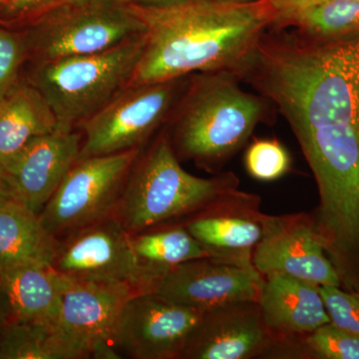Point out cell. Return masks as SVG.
<instances>
[{
	"label": "cell",
	"instance_id": "1",
	"mask_svg": "<svg viewBox=\"0 0 359 359\" xmlns=\"http://www.w3.org/2000/svg\"><path fill=\"white\" fill-rule=\"evenodd\" d=\"M130 7L145 25L146 43L129 85L219 71L241 79L276 20L266 0H196L168 8Z\"/></svg>",
	"mask_w": 359,
	"mask_h": 359
},
{
	"label": "cell",
	"instance_id": "2",
	"mask_svg": "<svg viewBox=\"0 0 359 359\" xmlns=\"http://www.w3.org/2000/svg\"><path fill=\"white\" fill-rule=\"evenodd\" d=\"M240 81L237 75L224 71L189 76L169 119L177 157L208 169L221 166L266 119L271 101L244 91Z\"/></svg>",
	"mask_w": 359,
	"mask_h": 359
},
{
	"label": "cell",
	"instance_id": "3",
	"mask_svg": "<svg viewBox=\"0 0 359 359\" xmlns=\"http://www.w3.org/2000/svg\"><path fill=\"white\" fill-rule=\"evenodd\" d=\"M237 187L233 174L205 179L188 173L163 132L135 161L114 216L133 235L214 204Z\"/></svg>",
	"mask_w": 359,
	"mask_h": 359
},
{
	"label": "cell",
	"instance_id": "4",
	"mask_svg": "<svg viewBox=\"0 0 359 359\" xmlns=\"http://www.w3.org/2000/svg\"><path fill=\"white\" fill-rule=\"evenodd\" d=\"M146 33L109 50L37 63L32 83L51 108L57 129L75 130L129 86Z\"/></svg>",
	"mask_w": 359,
	"mask_h": 359
},
{
	"label": "cell",
	"instance_id": "5",
	"mask_svg": "<svg viewBox=\"0 0 359 359\" xmlns=\"http://www.w3.org/2000/svg\"><path fill=\"white\" fill-rule=\"evenodd\" d=\"M145 33L125 0H79L34 18L25 41L40 63L109 50Z\"/></svg>",
	"mask_w": 359,
	"mask_h": 359
},
{
	"label": "cell",
	"instance_id": "6",
	"mask_svg": "<svg viewBox=\"0 0 359 359\" xmlns=\"http://www.w3.org/2000/svg\"><path fill=\"white\" fill-rule=\"evenodd\" d=\"M139 154L133 149L78 160L40 212L45 229L59 240L113 216Z\"/></svg>",
	"mask_w": 359,
	"mask_h": 359
},
{
	"label": "cell",
	"instance_id": "7",
	"mask_svg": "<svg viewBox=\"0 0 359 359\" xmlns=\"http://www.w3.org/2000/svg\"><path fill=\"white\" fill-rule=\"evenodd\" d=\"M189 76L129 85L81 125L79 159L140 149L171 117ZM78 159V160H79Z\"/></svg>",
	"mask_w": 359,
	"mask_h": 359
},
{
	"label": "cell",
	"instance_id": "8",
	"mask_svg": "<svg viewBox=\"0 0 359 359\" xmlns=\"http://www.w3.org/2000/svg\"><path fill=\"white\" fill-rule=\"evenodd\" d=\"M51 264L67 280L124 283L150 292L135 259L130 233L114 215L59 238Z\"/></svg>",
	"mask_w": 359,
	"mask_h": 359
},
{
	"label": "cell",
	"instance_id": "9",
	"mask_svg": "<svg viewBox=\"0 0 359 359\" xmlns=\"http://www.w3.org/2000/svg\"><path fill=\"white\" fill-rule=\"evenodd\" d=\"M203 313L154 292L134 294L122 309L113 344L131 358H181Z\"/></svg>",
	"mask_w": 359,
	"mask_h": 359
},
{
	"label": "cell",
	"instance_id": "10",
	"mask_svg": "<svg viewBox=\"0 0 359 359\" xmlns=\"http://www.w3.org/2000/svg\"><path fill=\"white\" fill-rule=\"evenodd\" d=\"M264 276L252 263L203 257L180 264L154 292L182 306L207 311L226 304L259 301Z\"/></svg>",
	"mask_w": 359,
	"mask_h": 359
},
{
	"label": "cell",
	"instance_id": "11",
	"mask_svg": "<svg viewBox=\"0 0 359 359\" xmlns=\"http://www.w3.org/2000/svg\"><path fill=\"white\" fill-rule=\"evenodd\" d=\"M261 240L252 255L254 268L266 276L282 273L318 285L340 287L339 276L314 233L311 217H263Z\"/></svg>",
	"mask_w": 359,
	"mask_h": 359
},
{
	"label": "cell",
	"instance_id": "12",
	"mask_svg": "<svg viewBox=\"0 0 359 359\" xmlns=\"http://www.w3.org/2000/svg\"><path fill=\"white\" fill-rule=\"evenodd\" d=\"M140 290L124 283L66 278L56 323L91 353L92 358H120L113 344L125 304Z\"/></svg>",
	"mask_w": 359,
	"mask_h": 359
},
{
	"label": "cell",
	"instance_id": "13",
	"mask_svg": "<svg viewBox=\"0 0 359 359\" xmlns=\"http://www.w3.org/2000/svg\"><path fill=\"white\" fill-rule=\"evenodd\" d=\"M82 133L56 129L33 139L1 175L13 198L40 214L79 159Z\"/></svg>",
	"mask_w": 359,
	"mask_h": 359
},
{
	"label": "cell",
	"instance_id": "14",
	"mask_svg": "<svg viewBox=\"0 0 359 359\" xmlns=\"http://www.w3.org/2000/svg\"><path fill=\"white\" fill-rule=\"evenodd\" d=\"M271 339L257 302L226 304L204 311L181 358H250L264 353Z\"/></svg>",
	"mask_w": 359,
	"mask_h": 359
},
{
	"label": "cell",
	"instance_id": "15",
	"mask_svg": "<svg viewBox=\"0 0 359 359\" xmlns=\"http://www.w3.org/2000/svg\"><path fill=\"white\" fill-rule=\"evenodd\" d=\"M65 282L50 264H28L1 271L2 323L56 325Z\"/></svg>",
	"mask_w": 359,
	"mask_h": 359
},
{
	"label": "cell",
	"instance_id": "16",
	"mask_svg": "<svg viewBox=\"0 0 359 359\" xmlns=\"http://www.w3.org/2000/svg\"><path fill=\"white\" fill-rule=\"evenodd\" d=\"M264 323L271 332L309 335L330 323L320 287L294 276H264L259 301Z\"/></svg>",
	"mask_w": 359,
	"mask_h": 359
},
{
	"label": "cell",
	"instance_id": "17",
	"mask_svg": "<svg viewBox=\"0 0 359 359\" xmlns=\"http://www.w3.org/2000/svg\"><path fill=\"white\" fill-rule=\"evenodd\" d=\"M56 129L55 116L41 93L18 80L0 94V174L33 139Z\"/></svg>",
	"mask_w": 359,
	"mask_h": 359
},
{
	"label": "cell",
	"instance_id": "18",
	"mask_svg": "<svg viewBox=\"0 0 359 359\" xmlns=\"http://www.w3.org/2000/svg\"><path fill=\"white\" fill-rule=\"evenodd\" d=\"M243 200L238 208L196 217L186 229L214 257L252 263V250L263 235L264 215L252 210L244 212Z\"/></svg>",
	"mask_w": 359,
	"mask_h": 359
},
{
	"label": "cell",
	"instance_id": "19",
	"mask_svg": "<svg viewBox=\"0 0 359 359\" xmlns=\"http://www.w3.org/2000/svg\"><path fill=\"white\" fill-rule=\"evenodd\" d=\"M58 240L39 215L18 201L0 207V273L28 264H52Z\"/></svg>",
	"mask_w": 359,
	"mask_h": 359
},
{
	"label": "cell",
	"instance_id": "20",
	"mask_svg": "<svg viewBox=\"0 0 359 359\" xmlns=\"http://www.w3.org/2000/svg\"><path fill=\"white\" fill-rule=\"evenodd\" d=\"M130 243L150 292H154L160 280L180 264L212 257L186 226L163 230L149 229L130 235Z\"/></svg>",
	"mask_w": 359,
	"mask_h": 359
},
{
	"label": "cell",
	"instance_id": "21",
	"mask_svg": "<svg viewBox=\"0 0 359 359\" xmlns=\"http://www.w3.org/2000/svg\"><path fill=\"white\" fill-rule=\"evenodd\" d=\"M92 358L88 349L57 323H2L0 359Z\"/></svg>",
	"mask_w": 359,
	"mask_h": 359
},
{
	"label": "cell",
	"instance_id": "22",
	"mask_svg": "<svg viewBox=\"0 0 359 359\" xmlns=\"http://www.w3.org/2000/svg\"><path fill=\"white\" fill-rule=\"evenodd\" d=\"M313 39H337L359 33V0H325L285 25Z\"/></svg>",
	"mask_w": 359,
	"mask_h": 359
},
{
	"label": "cell",
	"instance_id": "23",
	"mask_svg": "<svg viewBox=\"0 0 359 359\" xmlns=\"http://www.w3.org/2000/svg\"><path fill=\"white\" fill-rule=\"evenodd\" d=\"M245 169L259 181H273L289 172L290 157L280 142L273 139L255 140L245 155Z\"/></svg>",
	"mask_w": 359,
	"mask_h": 359
},
{
	"label": "cell",
	"instance_id": "24",
	"mask_svg": "<svg viewBox=\"0 0 359 359\" xmlns=\"http://www.w3.org/2000/svg\"><path fill=\"white\" fill-rule=\"evenodd\" d=\"M330 323L359 340V292H349L334 285H321Z\"/></svg>",
	"mask_w": 359,
	"mask_h": 359
},
{
	"label": "cell",
	"instance_id": "25",
	"mask_svg": "<svg viewBox=\"0 0 359 359\" xmlns=\"http://www.w3.org/2000/svg\"><path fill=\"white\" fill-rule=\"evenodd\" d=\"M306 344L320 358L359 359V340L332 323L306 335Z\"/></svg>",
	"mask_w": 359,
	"mask_h": 359
},
{
	"label": "cell",
	"instance_id": "26",
	"mask_svg": "<svg viewBox=\"0 0 359 359\" xmlns=\"http://www.w3.org/2000/svg\"><path fill=\"white\" fill-rule=\"evenodd\" d=\"M26 55L25 39L0 27V94L18 81Z\"/></svg>",
	"mask_w": 359,
	"mask_h": 359
},
{
	"label": "cell",
	"instance_id": "27",
	"mask_svg": "<svg viewBox=\"0 0 359 359\" xmlns=\"http://www.w3.org/2000/svg\"><path fill=\"white\" fill-rule=\"evenodd\" d=\"M75 1L79 0H8L0 8V13L13 20H34L51 9Z\"/></svg>",
	"mask_w": 359,
	"mask_h": 359
},
{
	"label": "cell",
	"instance_id": "28",
	"mask_svg": "<svg viewBox=\"0 0 359 359\" xmlns=\"http://www.w3.org/2000/svg\"><path fill=\"white\" fill-rule=\"evenodd\" d=\"M276 13V20L273 26L276 28L285 27L297 14L308 11L311 7L323 4L325 0H266Z\"/></svg>",
	"mask_w": 359,
	"mask_h": 359
},
{
	"label": "cell",
	"instance_id": "29",
	"mask_svg": "<svg viewBox=\"0 0 359 359\" xmlns=\"http://www.w3.org/2000/svg\"><path fill=\"white\" fill-rule=\"evenodd\" d=\"M125 1L138 6L168 8V7L183 6V4H190L196 0H125Z\"/></svg>",
	"mask_w": 359,
	"mask_h": 359
},
{
	"label": "cell",
	"instance_id": "30",
	"mask_svg": "<svg viewBox=\"0 0 359 359\" xmlns=\"http://www.w3.org/2000/svg\"><path fill=\"white\" fill-rule=\"evenodd\" d=\"M15 201L13 198V193L11 189L7 186L6 180L4 179L2 175L0 174V207L4 205L8 204V203Z\"/></svg>",
	"mask_w": 359,
	"mask_h": 359
},
{
	"label": "cell",
	"instance_id": "31",
	"mask_svg": "<svg viewBox=\"0 0 359 359\" xmlns=\"http://www.w3.org/2000/svg\"><path fill=\"white\" fill-rule=\"evenodd\" d=\"M221 1H226V2H249V1H252V0H221Z\"/></svg>",
	"mask_w": 359,
	"mask_h": 359
},
{
	"label": "cell",
	"instance_id": "32",
	"mask_svg": "<svg viewBox=\"0 0 359 359\" xmlns=\"http://www.w3.org/2000/svg\"><path fill=\"white\" fill-rule=\"evenodd\" d=\"M7 1H8V0H0V8H1Z\"/></svg>",
	"mask_w": 359,
	"mask_h": 359
}]
</instances>
